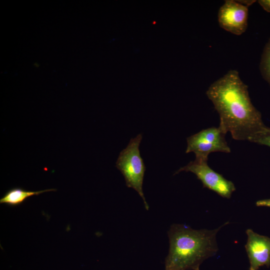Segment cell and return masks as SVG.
<instances>
[{"mask_svg":"<svg viewBox=\"0 0 270 270\" xmlns=\"http://www.w3.org/2000/svg\"><path fill=\"white\" fill-rule=\"evenodd\" d=\"M206 94L219 114L218 127L226 134L230 132L234 140L250 142L266 126L236 70H229L214 82Z\"/></svg>","mask_w":270,"mask_h":270,"instance_id":"6da1fadb","label":"cell"},{"mask_svg":"<svg viewBox=\"0 0 270 270\" xmlns=\"http://www.w3.org/2000/svg\"><path fill=\"white\" fill-rule=\"evenodd\" d=\"M228 222L217 228L194 230L184 224H172L168 232L170 247L165 270H197L218 251L216 236Z\"/></svg>","mask_w":270,"mask_h":270,"instance_id":"7a4b0ae2","label":"cell"},{"mask_svg":"<svg viewBox=\"0 0 270 270\" xmlns=\"http://www.w3.org/2000/svg\"><path fill=\"white\" fill-rule=\"evenodd\" d=\"M142 140L141 134L132 138L127 146L120 154L116 167L124 176L126 185L136 190L144 201V207L148 210L143 190V180L146 166L142 158L139 146Z\"/></svg>","mask_w":270,"mask_h":270,"instance_id":"3957f363","label":"cell"},{"mask_svg":"<svg viewBox=\"0 0 270 270\" xmlns=\"http://www.w3.org/2000/svg\"><path fill=\"white\" fill-rule=\"evenodd\" d=\"M226 134L219 127H211L200 130L186 139V152H193L196 158L208 160V155L213 152L230 153V148L225 138Z\"/></svg>","mask_w":270,"mask_h":270,"instance_id":"277c9868","label":"cell"},{"mask_svg":"<svg viewBox=\"0 0 270 270\" xmlns=\"http://www.w3.org/2000/svg\"><path fill=\"white\" fill-rule=\"evenodd\" d=\"M184 171L192 172L201 181L203 187L214 191L222 198H230L236 188L234 183L215 172L208 164V161L195 159L181 168L175 174Z\"/></svg>","mask_w":270,"mask_h":270,"instance_id":"5b68a950","label":"cell"},{"mask_svg":"<svg viewBox=\"0 0 270 270\" xmlns=\"http://www.w3.org/2000/svg\"><path fill=\"white\" fill-rule=\"evenodd\" d=\"M248 8L238 0H226L218 12V22L220 28L234 34L240 36L248 28Z\"/></svg>","mask_w":270,"mask_h":270,"instance_id":"8992f818","label":"cell"},{"mask_svg":"<svg viewBox=\"0 0 270 270\" xmlns=\"http://www.w3.org/2000/svg\"><path fill=\"white\" fill-rule=\"evenodd\" d=\"M245 248L250 264V270H258L262 266H270V238L259 234L252 229L246 230Z\"/></svg>","mask_w":270,"mask_h":270,"instance_id":"52a82bcc","label":"cell"},{"mask_svg":"<svg viewBox=\"0 0 270 270\" xmlns=\"http://www.w3.org/2000/svg\"><path fill=\"white\" fill-rule=\"evenodd\" d=\"M56 189H46L38 191H29L20 188L9 190L0 199V204L10 206H17L22 204L28 198L38 196L43 192L56 191Z\"/></svg>","mask_w":270,"mask_h":270,"instance_id":"ba28073f","label":"cell"},{"mask_svg":"<svg viewBox=\"0 0 270 270\" xmlns=\"http://www.w3.org/2000/svg\"><path fill=\"white\" fill-rule=\"evenodd\" d=\"M259 68L262 78L270 87V38L264 46Z\"/></svg>","mask_w":270,"mask_h":270,"instance_id":"9c48e42d","label":"cell"},{"mask_svg":"<svg viewBox=\"0 0 270 270\" xmlns=\"http://www.w3.org/2000/svg\"><path fill=\"white\" fill-rule=\"evenodd\" d=\"M250 142L270 147V128L266 126L256 134Z\"/></svg>","mask_w":270,"mask_h":270,"instance_id":"30bf717a","label":"cell"},{"mask_svg":"<svg viewBox=\"0 0 270 270\" xmlns=\"http://www.w3.org/2000/svg\"><path fill=\"white\" fill-rule=\"evenodd\" d=\"M258 3L264 10L270 12V0H259Z\"/></svg>","mask_w":270,"mask_h":270,"instance_id":"8fae6325","label":"cell"},{"mask_svg":"<svg viewBox=\"0 0 270 270\" xmlns=\"http://www.w3.org/2000/svg\"><path fill=\"white\" fill-rule=\"evenodd\" d=\"M256 204L258 206H266L270 208V198L259 200L256 202Z\"/></svg>","mask_w":270,"mask_h":270,"instance_id":"7c38bea8","label":"cell"},{"mask_svg":"<svg viewBox=\"0 0 270 270\" xmlns=\"http://www.w3.org/2000/svg\"><path fill=\"white\" fill-rule=\"evenodd\" d=\"M241 4L247 6L248 8L256 2V0H238Z\"/></svg>","mask_w":270,"mask_h":270,"instance_id":"4fadbf2b","label":"cell"},{"mask_svg":"<svg viewBox=\"0 0 270 270\" xmlns=\"http://www.w3.org/2000/svg\"><path fill=\"white\" fill-rule=\"evenodd\" d=\"M197 270H200V268H199V269H198Z\"/></svg>","mask_w":270,"mask_h":270,"instance_id":"5bb4252c","label":"cell"}]
</instances>
